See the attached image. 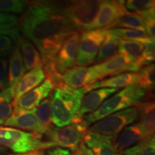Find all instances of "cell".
Segmentation results:
<instances>
[{
  "mask_svg": "<svg viewBox=\"0 0 155 155\" xmlns=\"http://www.w3.org/2000/svg\"><path fill=\"white\" fill-rule=\"evenodd\" d=\"M19 29L39 50L44 65L53 61L64 40L77 32L63 12V3L53 1L28 2Z\"/></svg>",
  "mask_w": 155,
  "mask_h": 155,
  "instance_id": "1",
  "label": "cell"
},
{
  "mask_svg": "<svg viewBox=\"0 0 155 155\" xmlns=\"http://www.w3.org/2000/svg\"><path fill=\"white\" fill-rule=\"evenodd\" d=\"M19 22L16 15L0 12V28H14Z\"/></svg>",
  "mask_w": 155,
  "mask_h": 155,
  "instance_id": "35",
  "label": "cell"
},
{
  "mask_svg": "<svg viewBox=\"0 0 155 155\" xmlns=\"http://www.w3.org/2000/svg\"><path fill=\"white\" fill-rule=\"evenodd\" d=\"M37 108L32 110H25L15 106L12 114L5 123L8 127L18 128L23 130L30 131L31 132L46 134L48 131L42 126L37 117Z\"/></svg>",
  "mask_w": 155,
  "mask_h": 155,
  "instance_id": "11",
  "label": "cell"
},
{
  "mask_svg": "<svg viewBox=\"0 0 155 155\" xmlns=\"http://www.w3.org/2000/svg\"><path fill=\"white\" fill-rule=\"evenodd\" d=\"M137 86L145 91L147 94H152L155 85V66L154 64L142 68L138 73Z\"/></svg>",
  "mask_w": 155,
  "mask_h": 155,
  "instance_id": "26",
  "label": "cell"
},
{
  "mask_svg": "<svg viewBox=\"0 0 155 155\" xmlns=\"http://www.w3.org/2000/svg\"><path fill=\"white\" fill-rule=\"evenodd\" d=\"M127 9L134 12L138 15L155 8L154 0H128L125 2Z\"/></svg>",
  "mask_w": 155,
  "mask_h": 155,
  "instance_id": "32",
  "label": "cell"
},
{
  "mask_svg": "<svg viewBox=\"0 0 155 155\" xmlns=\"http://www.w3.org/2000/svg\"><path fill=\"white\" fill-rule=\"evenodd\" d=\"M116 137H108L87 131L83 141L95 155H124L115 147Z\"/></svg>",
  "mask_w": 155,
  "mask_h": 155,
  "instance_id": "13",
  "label": "cell"
},
{
  "mask_svg": "<svg viewBox=\"0 0 155 155\" xmlns=\"http://www.w3.org/2000/svg\"><path fill=\"white\" fill-rule=\"evenodd\" d=\"M28 6V2L24 0H0V12L23 13Z\"/></svg>",
  "mask_w": 155,
  "mask_h": 155,
  "instance_id": "31",
  "label": "cell"
},
{
  "mask_svg": "<svg viewBox=\"0 0 155 155\" xmlns=\"http://www.w3.org/2000/svg\"><path fill=\"white\" fill-rule=\"evenodd\" d=\"M15 91L10 88L0 92V125H4L14 109Z\"/></svg>",
  "mask_w": 155,
  "mask_h": 155,
  "instance_id": "25",
  "label": "cell"
},
{
  "mask_svg": "<svg viewBox=\"0 0 155 155\" xmlns=\"http://www.w3.org/2000/svg\"><path fill=\"white\" fill-rule=\"evenodd\" d=\"M88 128L83 120L66 127L53 128L48 131L46 135L55 147L69 149L73 152L83 141Z\"/></svg>",
  "mask_w": 155,
  "mask_h": 155,
  "instance_id": "8",
  "label": "cell"
},
{
  "mask_svg": "<svg viewBox=\"0 0 155 155\" xmlns=\"http://www.w3.org/2000/svg\"><path fill=\"white\" fill-rule=\"evenodd\" d=\"M146 96L145 91L137 85L126 87L107 98L96 111L83 116V120L87 127H89L112 114L136 106L144 99Z\"/></svg>",
  "mask_w": 155,
  "mask_h": 155,
  "instance_id": "3",
  "label": "cell"
},
{
  "mask_svg": "<svg viewBox=\"0 0 155 155\" xmlns=\"http://www.w3.org/2000/svg\"><path fill=\"white\" fill-rule=\"evenodd\" d=\"M117 91L118 89L115 88H98L91 91L87 94H85L81 101L78 116L83 118L86 114L96 111L103 103Z\"/></svg>",
  "mask_w": 155,
  "mask_h": 155,
  "instance_id": "14",
  "label": "cell"
},
{
  "mask_svg": "<svg viewBox=\"0 0 155 155\" xmlns=\"http://www.w3.org/2000/svg\"><path fill=\"white\" fill-rule=\"evenodd\" d=\"M122 154L124 155H154V137L141 141L134 146L124 151Z\"/></svg>",
  "mask_w": 155,
  "mask_h": 155,
  "instance_id": "28",
  "label": "cell"
},
{
  "mask_svg": "<svg viewBox=\"0 0 155 155\" xmlns=\"http://www.w3.org/2000/svg\"><path fill=\"white\" fill-rule=\"evenodd\" d=\"M37 117L40 124L45 128L50 130L53 129L52 122V109H51V97L44 99L40 103L36 111Z\"/></svg>",
  "mask_w": 155,
  "mask_h": 155,
  "instance_id": "29",
  "label": "cell"
},
{
  "mask_svg": "<svg viewBox=\"0 0 155 155\" xmlns=\"http://www.w3.org/2000/svg\"><path fill=\"white\" fill-rule=\"evenodd\" d=\"M6 152V149L5 147H0V155L5 154Z\"/></svg>",
  "mask_w": 155,
  "mask_h": 155,
  "instance_id": "41",
  "label": "cell"
},
{
  "mask_svg": "<svg viewBox=\"0 0 155 155\" xmlns=\"http://www.w3.org/2000/svg\"><path fill=\"white\" fill-rule=\"evenodd\" d=\"M0 35H5L10 38L13 41L17 42L20 38L18 28H0Z\"/></svg>",
  "mask_w": 155,
  "mask_h": 155,
  "instance_id": "36",
  "label": "cell"
},
{
  "mask_svg": "<svg viewBox=\"0 0 155 155\" xmlns=\"http://www.w3.org/2000/svg\"><path fill=\"white\" fill-rule=\"evenodd\" d=\"M138 110V123L141 125L147 139L154 137V101H141L135 106Z\"/></svg>",
  "mask_w": 155,
  "mask_h": 155,
  "instance_id": "21",
  "label": "cell"
},
{
  "mask_svg": "<svg viewBox=\"0 0 155 155\" xmlns=\"http://www.w3.org/2000/svg\"><path fill=\"white\" fill-rule=\"evenodd\" d=\"M125 28L145 31L144 19L135 12H129L112 25L111 28ZM146 32V31H145Z\"/></svg>",
  "mask_w": 155,
  "mask_h": 155,
  "instance_id": "27",
  "label": "cell"
},
{
  "mask_svg": "<svg viewBox=\"0 0 155 155\" xmlns=\"http://www.w3.org/2000/svg\"><path fill=\"white\" fill-rule=\"evenodd\" d=\"M107 32L124 40H136L150 37L145 31L131 30V29L113 28L107 30Z\"/></svg>",
  "mask_w": 155,
  "mask_h": 155,
  "instance_id": "30",
  "label": "cell"
},
{
  "mask_svg": "<svg viewBox=\"0 0 155 155\" xmlns=\"http://www.w3.org/2000/svg\"><path fill=\"white\" fill-rule=\"evenodd\" d=\"M138 78V73H123L108 78L100 80L84 87L86 92L98 88H124L135 85Z\"/></svg>",
  "mask_w": 155,
  "mask_h": 155,
  "instance_id": "17",
  "label": "cell"
},
{
  "mask_svg": "<svg viewBox=\"0 0 155 155\" xmlns=\"http://www.w3.org/2000/svg\"><path fill=\"white\" fill-rule=\"evenodd\" d=\"M25 70L42 68L43 62L35 46L27 38L20 37L17 42Z\"/></svg>",
  "mask_w": 155,
  "mask_h": 155,
  "instance_id": "19",
  "label": "cell"
},
{
  "mask_svg": "<svg viewBox=\"0 0 155 155\" xmlns=\"http://www.w3.org/2000/svg\"><path fill=\"white\" fill-rule=\"evenodd\" d=\"M121 40V39L118 37L114 36L106 32L105 38L101 45L99 51L96 58V63H102L116 55L117 53Z\"/></svg>",
  "mask_w": 155,
  "mask_h": 155,
  "instance_id": "23",
  "label": "cell"
},
{
  "mask_svg": "<svg viewBox=\"0 0 155 155\" xmlns=\"http://www.w3.org/2000/svg\"><path fill=\"white\" fill-rule=\"evenodd\" d=\"M73 155H95L93 151L86 146L83 141L79 144L77 149L73 152Z\"/></svg>",
  "mask_w": 155,
  "mask_h": 155,
  "instance_id": "38",
  "label": "cell"
},
{
  "mask_svg": "<svg viewBox=\"0 0 155 155\" xmlns=\"http://www.w3.org/2000/svg\"><path fill=\"white\" fill-rule=\"evenodd\" d=\"M61 78L65 86L73 89L84 88L100 81L99 76L93 66H75L62 75Z\"/></svg>",
  "mask_w": 155,
  "mask_h": 155,
  "instance_id": "12",
  "label": "cell"
},
{
  "mask_svg": "<svg viewBox=\"0 0 155 155\" xmlns=\"http://www.w3.org/2000/svg\"><path fill=\"white\" fill-rule=\"evenodd\" d=\"M25 72L26 70L24 66L22 56L16 45L9 57L8 68L9 88L15 91L17 84L25 75Z\"/></svg>",
  "mask_w": 155,
  "mask_h": 155,
  "instance_id": "22",
  "label": "cell"
},
{
  "mask_svg": "<svg viewBox=\"0 0 155 155\" xmlns=\"http://www.w3.org/2000/svg\"><path fill=\"white\" fill-rule=\"evenodd\" d=\"M48 155H73L69 150L63 148H55L54 150L49 151Z\"/></svg>",
  "mask_w": 155,
  "mask_h": 155,
  "instance_id": "39",
  "label": "cell"
},
{
  "mask_svg": "<svg viewBox=\"0 0 155 155\" xmlns=\"http://www.w3.org/2000/svg\"><path fill=\"white\" fill-rule=\"evenodd\" d=\"M42 135L8 127H0V147H7L17 154L36 152L55 147L42 140Z\"/></svg>",
  "mask_w": 155,
  "mask_h": 155,
  "instance_id": "4",
  "label": "cell"
},
{
  "mask_svg": "<svg viewBox=\"0 0 155 155\" xmlns=\"http://www.w3.org/2000/svg\"><path fill=\"white\" fill-rule=\"evenodd\" d=\"M144 139H147L146 136L141 125L137 122L125 127L117 135L115 141V147L118 152L122 153L124 150L134 146Z\"/></svg>",
  "mask_w": 155,
  "mask_h": 155,
  "instance_id": "16",
  "label": "cell"
},
{
  "mask_svg": "<svg viewBox=\"0 0 155 155\" xmlns=\"http://www.w3.org/2000/svg\"><path fill=\"white\" fill-rule=\"evenodd\" d=\"M53 88L51 81L49 79H46L40 86L21 97L16 106L25 110H32L35 108L40 105L42 101L48 98Z\"/></svg>",
  "mask_w": 155,
  "mask_h": 155,
  "instance_id": "15",
  "label": "cell"
},
{
  "mask_svg": "<svg viewBox=\"0 0 155 155\" xmlns=\"http://www.w3.org/2000/svg\"><path fill=\"white\" fill-rule=\"evenodd\" d=\"M10 155H41L37 152H30V153H25V154H10Z\"/></svg>",
  "mask_w": 155,
  "mask_h": 155,
  "instance_id": "40",
  "label": "cell"
},
{
  "mask_svg": "<svg viewBox=\"0 0 155 155\" xmlns=\"http://www.w3.org/2000/svg\"><path fill=\"white\" fill-rule=\"evenodd\" d=\"M41 155H42V154H41Z\"/></svg>",
  "mask_w": 155,
  "mask_h": 155,
  "instance_id": "42",
  "label": "cell"
},
{
  "mask_svg": "<svg viewBox=\"0 0 155 155\" xmlns=\"http://www.w3.org/2000/svg\"><path fill=\"white\" fill-rule=\"evenodd\" d=\"M106 32L107 30L106 29H98L87 31L81 34L75 65L87 67L96 62V58Z\"/></svg>",
  "mask_w": 155,
  "mask_h": 155,
  "instance_id": "7",
  "label": "cell"
},
{
  "mask_svg": "<svg viewBox=\"0 0 155 155\" xmlns=\"http://www.w3.org/2000/svg\"><path fill=\"white\" fill-rule=\"evenodd\" d=\"M138 110L136 107H131L116 112L99 120L88 128L92 133L116 137L125 127L138 119Z\"/></svg>",
  "mask_w": 155,
  "mask_h": 155,
  "instance_id": "6",
  "label": "cell"
},
{
  "mask_svg": "<svg viewBox=\"0 0 155 155\" xmlns=\"http://www.w3.org/2000/svg\"><path fill=\"white\" fill-rule=\"evenodd\" d=\"M124 4L125 1L118 0L102 1L94 20L87 29V31L98 29H111L112 25L116 21L129 12L126 9Z\"/></svg>",
  "mask_w": 155,
  "mask_h": 155,
  "instance_id": "9",
  "label": "cell"
},
{
  "mask_svg": "<svg viewBox=\"0 0 155 155\" xmlns=\"http://www.w3.org/2000/svg\"><path fill=\"white\" fill-rule=\"evenodd\" d=\"M102 1L76 0L63 3L65 16L77 32H86L94 20Z\"/></svg>",
  "mask_w": 155,
  "mask_h": 155,
  "instance_id": "5",
  "label": "cell"
},
{
  "mask_svg": "<svg viewBox=\"0 0 155 155\" xmlns=\"http://www.w3.org/2000/svg\"><path fill=\"white\" fill-rule=\"evenodd\" d=\"M81 35L80 32H75L68 37L54 58L52 63L56 73L59 75H62L75 67Z\"/></svg>",
  "mask_w": 155,
  "mask_h": 155,
  "instance_id": "10",
  "label": "cell"
},
{
  "mask_svg": "<svg viewBox=\"0 0 155 155\" xmlns=\"http://www.w3.org/2000/svg\"><path fill=\"white\" fill-rule=\"evenodd\" d=\"M14 48V41L10 38L0 35V58H6L10 55Z\"/></svg>",
  "mask_w": 155,
  "mask_h": 155,
  "instance_id": "33",
  "label": "cell"
},
{
  "mask_svg": "<svg viewBox=\"0 0 155 155\" xmlns=\"http://www.w3.org/2000/svg\"><path fill=\"white\" fill-rule=\"evenodd\" d=\"M155 17H149L143 19L144 22L145 31L151 38H154L155 35Z\"/></svg>",
  "mask_w": 155,
  "mask_h": 155,
  "instance_id": "37",
  "label": "cell"
},
{
  "mask_svg": "<svg viewBox=\"0 0 155 155\" xmlns=\"http://www.w3.org/2000/svg\"><path fill=\"white\" fill-rule=\"evenodd\" d=\"M129 63V61L124 56L116 53L106 61L93 65V67L101 80L109 75H116L124 73Z\"/></svg>",
  "mask_w": 155,
  "mask_h": 155,
  "instance_id": "20",
  "label": "cell"
},
{
  "mask_svg": "<svg viewBox=\"0 0 155 155\" xmlns=\"http://www.w3.org/2000/svg\"><path fill=\"white\" fill-rule=\"evenodd\" d=\"M9 88L8 62L6 58H0V92Z\"/></svg>",
  "mask_w": 155,
  "mask_h": 155,
  "instance_id": "34",
  "label": "cell"
},
{
  "mask_svg": "<svg viewBox=\"0 0 155 155\" xmlns=\"http://www.w3.org/2000/svg\"><path fill=\"white\" fill-rule=\"evenodd\" d=\"M45 78V74L42 68L32 69L25 73L15 88L14 98L15 106H16L21 97L40 86Z\"/></svg>",
  "mask_w": 155,
  "mask_h": 155,
  "instance_id": "18",
  "label": "cell"
},
{
  "mask_svg": "<svg viewBox=\"0 0 155 155\" xmlns=\"http://www.w3.org/2000/svg\"><path fill=\"white\" fill-rule=\"evenodd\" d=\"M144 50V45L137 40H124L120 41L117 53L124 55L129 63L139 59Z\"/></svg>",
  "mask_w": 155,
  "mask_h": 155,
  "instance_id": "24",
  "label": "cell"
},
{
  "mask_svg": "<svg viewBox=\"0 0 155 155\" xmlns=\"http://www.w3.org/2000/svg\"><path fill=\"white\" fill-rule=\"evenodd\" d=\"M86 93L84 88L73 89L65 86L55 88L51 97L53 124L60 128L83 121L78 113Z\"/></svg>",
  "mask_w": 155,
  "mask_h": 155,
  "instance_id": "2",
  "label": "cell"
}]
</instances>
